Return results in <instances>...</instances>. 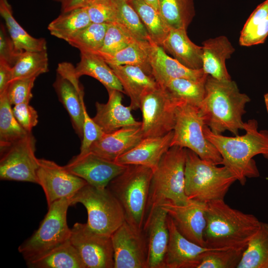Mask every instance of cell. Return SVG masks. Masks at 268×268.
<instances>
[{"mask_svg":"<svg viewBox=\"0 0 268 268\" xmlns=\"http://www.w3.org/2000/svg\"><path fill=\"white\" fill-rule=\"evenodd\" d=\"M245 134L242 135L226 136L212 132L205 125L203 133L221 155V164L235 176L241 185L247 178L259 176V172L253 158L258 154L268 157V131L258 130V122L250 119L244 124Z\"/></svg>","mask_w":268,"mask_h":268,"instance_id":"6da1fadb","label":"cell"},{"mask_svg":"<svg viewBox=\"0 0 268 268\" xmlns=\"http://www.w3.org/2000/svg\"><path fill=\"white\" fill-rule=\"evenodd\" d=\"M250 101L249 97L240 92L234 81L219 80L208 75L205 95L198 109L212 132L221 134L228 131L238 135L239 130H244L242 117Z\"/></svg>","mask_w":268,"mask_h":268,"instance_id":"7a4b0ae2","label":"cell"},{"mask_svg":"<svg viewBox=\"0 0 268 268\" xmlns=\"http://www.w3.org/2000/svg\"><path fill=\"white\" fill-rule=\"evenodd\" d=\"M204 240L206 247L245 250L261 221L226 204L224 200L206 203Z\"/></svg>","mask_w":268,"mask_h":268,"instance_id":"3957f363","label":"cell"},{"mask_svg":"<svg viewBox=\"0 0 268 268\" xmlns=\"http://www.w3.org/2000/svg\"><path fill=\"white\" fill-rule=\"evenodd\" d=\"M236 181L225 166L218 167L186 148L185 193L189 199L205 203L223 200Z\"/></svg>","mask_w":268,"mask_h":268,"instance_id":"277c9868","label":"cell"},{"mask_svg":"<svg viewBox=\"0 0 268 268\" xmlns=\"http://www.w3.org/2000/svg\"><path fill=\"white\" fill-rule=\"evenodd\" d=\"M186 154V148L173 146L162 157L153 171L146 217L166 201L177 204L188 202L189 199L185 193Z\"/></svg>","mask_w":268,"mask_h":268,"instance_id":"5b68a950","label":"cell"},{"mask_svg":"<svg viewBox=\"0 0 268 268\" xmlns=\"http://www.w3.org/2000/svg\"><path fill=\"white\" fill-rule=\"evenodd\" d=\"M153 170L137 165H128L111 180L107 188L121 205L125 220L140 230L144 223Z\"/></svg>","mask_w":268,"mask_h":268,"instance_id":"8992f818","label":"cell"},{"mask_svg":"<svg viewBox=\"0 0 268 268\" xmlns=\"http://www.w3.org/2000/svg\"><path fill=\"white\" fill-rule=\"evenodd\" d=\"M71 198H64L48 206L39 228L18 247L26 262L37 258L68 241L71 234L67 223Z\"/></svg>","mask_w":268,"mask_h":268,"instance_id":"52a82bcc","label":"cell"},{"mask_svg":"<svg viewBox=\"0 0 268 268\" xmlns=\"http://www.w3.org/2000/svg\"><path fill=\"white\" fill-rule=\"evenodd\" d=\"M71 205L82 204L87 212L86 224L92 230L111 236L125 221L123 209L119 201L107 188L88 184L71 198Z\"/></svg>","mask_w":268,"mask_h":268,"instance_id":"ba28073f","label":"cell"},{"mask_svg":"<svg viewBox=\"0 0 268 268\" xmlns=\"http://www.w3.org/2000/svg\"><path fill=\"white\" fill-rule=\"evenodd\" d=\"M176 120L171 147L178 146L189 149L201 158L216 165L222 158L216 148L203 133L205 125L198 107L180 102L176 108Z\"/></svg>","mask_w":268,"mask_h":268,"instance_id":"9c48e42d","label":"cell"},{"mask_svg":"<svg viewBox=\"0 0 268 268\" xmlns=\"http://www.w3.org/2000/svg\"><path fill=\"white\" fill-rule=\"evenodd\" d=\"M36 139L31 133L9 144L0 147V179L37 184L38 158Z\"/></svg>","mask_w":268,"mask_h":268,"instance_id":"30bf717a","label":"cell"},{"mask_svg":"<svg viewBox=\"0 0 268 268\" xmlns=\"http://www.w3.org/2000/svg\"><path fill=\"white\" fill-rule=\"evenodd\" d=\"M179 102L160 85L146 92L141 98L140 107L143 138L162 136L173 131L176 108Z\"/></svg>","mask_w":268,"mask_h":268,"instance_id":"8fae6325","label":"cell"},{"mask_svg":"<svg viewBox=\"0 0 268 268\" xmlns=\"http://www.w3.org/2000/svg\"><path fill=\"white\" fill-rule=\"evenodd\" d=\"M69 240L77 251L85 268H114L111 236L101 234L86 223H75Z\"/></svg>","mask_w":268,"mask_h":268,"instance_id":"7c38bea8","label":"cell"},{"mask_svg":"<svg viewBox=\"0 0 268 268\" xmlns=\"http://www.w3.org/2000/svg\"><path fill=\"white\" fill-rule=\"evenodd\" d=\"M53 87L59 101L68 114L74 132L81 140L85 106L83 87L75 74V67L71 63H59Z\"/></svg>","mask_w":268,"mask_h":268,"instance_id":"4fadbf2b","label":"cell"},{"mask_svg":"<svg viewBox=\"0 0 268 268\" xmlns=\"http://www.w3.org/2000/svg\"><path fill=\"white\" fill-rule=\"evenodd\" d=\"M114 268H148L145 234L126 220L111 236Z\"/></svg>","mask_w":268,"mask_h":268,"instance_id":"5bb4252c","label":"cell"},{"mask_svg":"<svg viewBox=\"0 0 268 268\" xmlns=\"http://www.w3.org/2000/svg\"><path fill=\"white\" fill-rule=\"evenodd\" d=\"M37 184L42 188L48 206L64 198H71L88 183L53 161L38 159Z\"/></svg>","mask_w":268,"mask_h":268,"instance_id":"9a60e30c","label":"cell"},{"mask_svg":"<svg viewBox=\"0 0 268 268\" xmlns=\"http://www.w3.org/2000/svg\"><path fill=\"white\" fill-rule=\"evenodd\" d=\"M128 165L104 159L88 151L73 156L65 167L71 173L93 186L106 188L110 182L123 172Z\"/></svg>","mask_w":268,"mask_h":268,"instance_id":"2e32d148","label":"cell"},{"mask_svg":"<svg viewBox=\"0 0 268 268\" xmlns=\"http://www.w3.org/2000/svg\"><path fill=\"white\" fill-rule=\"evenodd\" d=\"M206 203L190 199L184 204L166 201L161 205L183 236L203 247H205L204 232L206 223Z\"/></svg>","mask_w":268,"mask_h":268,"instance_id":"e0dca14e","label":"cell"},{"mask_svg":"<svg viewBox=\"0 0 268 268\" xmlns=\"http://www.w3.org/2000/svg\"><path fill=\"white\" fill-rule=\"evenodd\" d=\"M167 224L169 237L164 268H198L209 251L217 249L201 246L185 238L168 215Z\"/></svg>","mask_w":268,"mask_h":268,"instance_id":"ac0fdd59","label":"cell"},{"mask_svg":"<svg viewBox=\"0 0 268 268\" xmlns=\"http://www.w3.org/2000/svg\"><path fill=\"white\" fill-rule=\"evenodd\" d=\"M167 213L161 206L146 217L143 226L148 246V268H164L169 241Z\"/></svg>","mask_w":268,"mask_h":268,"instance_id":"d6986e66","label":"cell"},{"mask_svg":"<svg viewBox=\"0 0 268 268\" xmlns=\"http://www.w3.org/2000/svg\"><path fill=\"white\" fill-rule=\"evenodd\" d=\"M108 100L106 103H95L96 112L93 121L105 133H110L122 128L141 126L132 114V108L122 104V92L114 89L107 90Z\"/></svg>","mask_w":268,"mask_h":268,"instance_id":"ffe728a7","label":"cell"},{"mask_svg":"<svg viewBox=\"0 0 268 268\" xmlns=\"http://www.w3.org/2000/svg\"><path fill=\"white\" fill-rule=\"evenodd\" d=\"M143 138L141 126L122 128L110 133H104L89 148L99 156L114 161L128 152Z\"/></svg>","mask_w":268,"mask_h":268,"instance_id":"44dd1931","label":"cell"},{"mask_svg":"<svg viewBox=\"0 0 268 268\" xmlns=\"http://www.w3.org/2000/svg\"><path fill=\"white\" fill-rule=\"evenodd\" d=\"M173 131L160 136L143 138L131 150L118 157L115 162L157 168L163 155L170 148Z\"/></svg>","mask_w":268,"mask_h":268,"instance_id":"7402d4cb","label":"cell"},{"mask_svg":"<svg viewBox=\"0 0 268 268\" xmlns=\"http://www.w3.org/2000/svg\"><path fill=\"white\" fill-rule=\"evenodd\" d=\"M150 62L152 75L160 86L174 78L200 80L208 76L202 69L195 70L186 67L169 57L161 46L155 43L152 46Z\"/></svg>","mask_w":268,"mask_h":268,"instance_id":"603a6c76","label":"cell"},{"mask_svg":"<svg viewBox=\"0 0 268 268\" xmlns=\"http://www.w3.org/2000/svg\"><path fill=\"white\" fill-rule=\"evenodd\" d=\"M120 81L125 93L130 98L132 110L140 109L142 96L159 85L152 75L134 65L109 66Z\"/></svg>","mask_w":268,"mask_h":268,"instance_id":"cb8c5ba5","label":"cell"},{"mask_svg":"<svg viewBox=\"0 0 268 268\" xmlns=\"http://www.w3.org/2000/svg\"><path fill=\"white\" fill-rule=\"evenodd\" d=\"M202 69L209 76L219 80H230L226 61L235 49L225 36L210 38L202 43Z\"/></svg>","mask_w":268,"mask_h":268,"instance_id":"d4e9b609","label":"cell"},{"mask_svg":"<svg viewBox=\"0 0 268 268\" xmlns=\"http://www.w3.org/2000/svg\"><path fill=\"white\" fill-rule=\"evenodd\" d=\"M161 47L186 67L195 70L202 69V47L189 39L187 29L171 28Z\"/></svg>","mask_w":268,"mask_h":268,"instance_id":"484cf974","label":"cell"},{"mask_svg":"<svg viewBox=\"0 0 268 268\" xmlns=\"http://www.w3.org/2000/svg\"><path fill=\"white\" fill-rule=\"evenodd\" d=\"M75 73L79 77L91 76L102 83L107 90L114 89L125 93L123 87L109 65L98 55L80 52V60L75 67Z\"/></svg>","mask_w":268,"mask_h":268,"instance_id":"4316f807","label":"cell"},{"mask_svg":"<svg viewBox=\"0 0 268 268\" xmlns=\"http://www.w3.org/2000/svg\"><path fill=\"white\" fill-rule=\"evenodd\" d=\"M153 43L137 40L131 45L113 54H106L98 52L92 53L100 56L109 66H136L152 75L150 59Z\"/></svg>","mask_w":268,"mask_h":268,"instance_id":"83f0119b","label":"cell"},{"mask_svg":"<svg viewBox=\"0 0 268 268\" xmlns=\"http://www.w3.org/2000/svg\"><path fill=\"white\" fill-rule=\"evenodd\" d=\"M26 262L30 268H85L77 251L69 240L47 253Z\"/></svg>","mask_w":268,"mask_h":268,"instance_id":"f1b7e54d","label":"cell"},{"mask_svg":"<svg viewBox=\"0 0 268 268\" xmlns=\"http://www.w3.org/2000/svg\"><path fill=\"white\" fill-rule=\"evenodd\" d=\"M0 13L4 19L8 33L16 48L21 51L47 50L44 38H36L28 34L12 15L11 8L6 0H0Z\"/></svg>","mask_w":268,"mask_h":268,"instance_id":"f546056e","label":"cell"},{"mask_svg":"<svg viewBox=\"0 0 268 268\" xmlns=\"http://www.w3.org/2000/svg\"><path fill=\"white\" fill-rule=\"evenodd\" d=\"M86 7L61 13L48 26L50 34L67 41L91 23Z\"/></svg>","mask_w":268,"mask_h":268,"instance_id":"4dcf8cb0","label":"cell"},{"mask_svg":"<svg viewBox=\"0 0 268 268\" xmlns=\"http://www.w3.org/2000/svg\"><path fill=\"white\" fill-rule=\"evenodd\" d=\"M268 36V0L260 4L251 13L239 38L242 46H251L265 42Z\"/></svg>","mask_w":268,"mask_h":268,"instance_id":"1f68e13d","label":"cell"},{"mask_svg":"<svg viewBox=\"0 0 268 268\" xmlns=\"http://www.w3.org/2000/svg\"><path fill=\"white\" fill-rule=\"evenodd\" d=\"M237 268H268V223L261 222L259 229L245 249Z\"/></svg>","mask_w":268,"mask_h":268,"instance_id":"d6a6232c","label":"cell"},{"mask_svg":"<svg viewBox=\"0 0 268 268\" xmlns=\"http://www.w3.org/2000/svg\"><path fill=\"white\" fill-rule=\"evenodd\" d=\"M207 76L200 80L174 78L162 87L173 99L198 107L205 95Z\"/></svg>","mask_w":268,"mask_h":268,"instance_id":"836d02e7","label":"cell"},{"mask_svg":"<svg viewBox=\"0 0 268 268\" xmlns=\"http://www.w3.org/2000/svg\"><path fill=\"white\" fill-rule=\"evenodd\" d=\"M158 11L170 28L187 29L195 15L194 0H159Z\"/></svg>","mask_w":268,"mask_h":268,"instance_id":"e575fe53","label":"cell"},{"mask_svg":"<svg viewBox=\"0 0 268 268\" xmlns=\"http://www.w3.org/2000/svg\"><path fill=\"white\" fill-rule=\"evenodd\" d=\"M129 2L139 16L152 41L161 46L171 28L159 12L144 0H131Z\"/></svg>","mask_w":268,"mask_h":268,"instance_id":"d590c367","label":"cell"},{"mask_svg":"<svg viewBox=\"0 0 268 268\" xmlns=\"http://www.w3.org/2000/svg\"><path fill=\"white\" fill-rule=\"evenodd\" d=\"M12 80L37 78L49 71L47 50L23 51L12 67Z\"/></svg>","mask_w":268,"mask_h":268,"instance_id":"8d00e7d4","label":"cell"},{"mask_svg":"<svg viewBox=\"0 0 268 268\" xmlns=\"http://www.w3.org/2000/svg\"><path fill=\"white\" fill-rule=\"evenodd\" d=\"M11 106L5 90L0 94V147L16 141L30 133L18 123Z\"/></svg>","mask_w":268,"mask_h":268,"instance_id":"74e56055","label":"cell"},{"mask_svg":"<svg viewBox=\"0 0 268 268\" xmlns=\"http://www.w3.org/2000/svg\"><path fill=\"white\" fill-rule=\"evenodd\" d=\"M118 7V23L134 38L138 40L153 43L140 18L130 2L125 0H115Z\"/></svg>","mask_w":268,"mask_h":268,"instance_id":"f35d334b","label":"cell"},{"mask_svg":"<svg viewBox=\"0 0 268 268\" xmlns=\"http://www.w3.org/2000/svg\"><path fill=\"white\" fill-rule=\"evenodd\" d=\"M109 24L91 23L67 42L80 52H95L101 48Z\"/></svg>","mask_w":268,"mask_h":268,"instance_id":"ab89813d","label":"cell"},{"mask_svg":"<svg viewBox=\"0 0 268 268\" xmlns=\"http://www.w3.org/2000/svg\"><path fill=\"white\" fill-rule=\"evenodd\" d=\"M244 249H215L209 251L198 268H237Z\"/></svg>","mask_w":268,"mask_h":268,"instance_id":"60d3db41","label":"cell"},{"mask_svg":"<svg viewBox=\"0 0 268 268\" xmlns=\"http://www.w3.org/2000/svg\"><path fill=\"white\" fill-rule=\"evenodd\" d=\"M136 40L118 23H110L107 28L101 48L96 52L113 54L131 45Z\"/></svg>","mask_w":268,"mask_h":268,"instance_id":"b9f144b4","label":"cell"},{"mask_svg":"<svg viewBox=\"0 0 268 268\" xmlns=\"http://www.w3.org/2000/svg\"><path fill=\"white\" fill-rule=\"evenodd\" d=\"M92 23L116 22L118 7L115 0H97L85 7Z\"/></svg>","mask_w":268,"mask_h":268,"instance_id":"7bdbcfd3","label":"cell"},{"mask_svg":"<svg viewBox=\"0 0 268 268\" xmlns=\"http://www.w3.org/2000/svg\"><path fill=\"white\" fill-rule=\"evenodd\" d=\"M35 79L36 78H19L10 81L6 93L11 105L29 103L33 97L32 89Z\"/></svg>","mask_w":268,"mask_h":268,"instance_id":"ee69618b","label":"cell"},{"mask_svg":"<svg viewBox=\"0 0 268 268\" xmlns=\"http://www.w3.org/2000/svg\"><path fill=\"white\" fill-rule=\"evenodd\" d=\"M104 134L99 126L88 115L86 106L84 108V123L83 137L80 148V152L89 151L92 144L98 140Z\"/></svg>","mask_w":268,"mask_h":268,"instance_id":"f6af8a7d","label":"cell"},{"mask_svg":"<svg viewBox=\"0 0 268 268\" xmlns=\"http://www.w3.org/2000/svg\"><path fill=\"white\" fill-rule=\"evenodd\" d=\"M13 114L20 125L27 132L31 133L38 123L37 111L29 103H21L12 107Z\"/></svg>","mask_w":268,"mask_h":268,"instance_id":"bcb514c9","label":"cell"},{"mask_svg":"<svg viewBox=\"0 0 268 268\" xmlns=\"http://www.w3.org/2000/svg\"><path fill=\"white\" fill-rule=\"evenodd\" d=\"M2 24L0 28V60L12 67L23 51L17 50Z\"/></svg>","mask_w":268,"mask_h":268,"instance_id":"7dc6e473","label":"cell"},{"mask_svg":"<svg viewBox=\"0 0 268 268\" xmlns=\"http://www.w3.org/2000/svg\"><path fill=\"white\" fill-rule=\"evenodd\" d=\"M12 80V67L4 61L0 60V94L6 90Z\"/></svg>","mask_w":268,"mask_h":268,"instance_id":"c3c4849f","label":"cell"},{"mask_svg":"<svg viewBox=\"0 0 268 268\" xmlns=\"http://www.w3.org/2000/svg\"><path fill=\"white\" fill-rule=\"evenodd\" d=\"M97 0H61V12H67L74 9L85 7Z\"/></svg>","mask_w":268,"mask_h":268,"instance_id":"681fc988","label":"cell"},{"mask_svg":"<svg viewBox=\"0 0 268 268\" xmlns=\"http://www.w3.org/2000/svg\"><path fill=\"white\" fill-rule=\"evenodd\" d=\"M146 2L151 5L158 11V0H143ZM159 12V11H158Z\"/></svg>","mask_w":268,"mask_h":268,"instance_id":"f907efd6","label":"cell"},{"mask_svg":"<svg viewBox=\"0 0 268 268\" xmlns=\"http://www.w3.org/2000/svg\"><path fill=\"white\" fill-rule=\"evenodd\" d=\"M264 101L266 105V107L268 113V92L264 95Z\"/></svg>","mask_w":268,"mask_h":268,"instance_id":"816d5d0a","label":"cell"},{"mask_svg":"<svg viewBox=\"0 0 268 268\" xmlns=\"http://www.w3.org/2000/svg\"><path fill=\"white\" fill-rule=\"evenodd\" d=\"M55 0V1H57L60 2V0Z\"/></svg>","mask_w":268,"mask_h":268,"instance_id":"f5cc1de1","label":"cell"},{"mask_svg":"<svg viewBox=\"0 0 268 268\" xmlns=\"http://www.w3.org/2000/svg\"><path fill=\"white\" fill-rule=\"evenodd\" d=\"M126 0V1H130L131 0Z\"/></svg>","mask_w":268,"mask_h":268,"instance_id":"db71d44e","label":"cell"}]
</instances>
